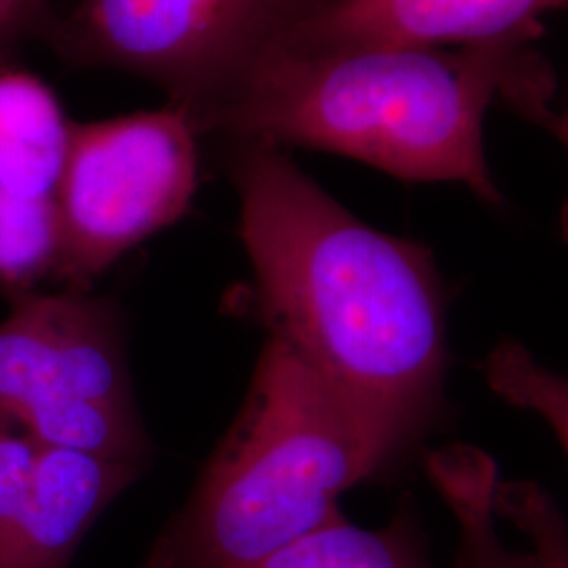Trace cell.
<instances>
[{"label": "cell", "mask_w": 568, "mask_h": 568, "mask_svg": "<svg viewBox=\"0 0 568 568\" xmlns=\"http://www.w3.org/2000/svg\"><path fill=\"white\" fill-rule=\"evenodd\" d=\"M230 171L270 337L389 466L443 405L447 323L429 251L361 222L276 145L243 142Z\"/></svg>", "instance_id": "obj_1"}, {"label": "cell", "mask_w": 568, "mask_h": 568, "mask_svg": "<svg viewBox=\"0 0 568 568\" xmlns=\"http://www.w3.org/2000/svg\"><path fill=\"white\" fill-rule=\"evenodd\" d=\"M530 42L272 51L194 124L241 142L342 154L403 180L466 183L497 204L483 145L490 103L501 98L530 119L554 121V79Z\"/></svg>", "instance_id": "obj_2"}, {"label": "cell", "mask_w": 568, "mask_h": 568, "mask_svg": "<svg viewBox=\"0 0 568 568\" xmlns=\"http://www.w3.org/2000/svg\"><path fill=\"white\" fill-rule=\"evenodd\" d=\"M325 384L270 337L236 422L142 568H246L345 518L339 497L384 469Z\"/></svg>", "instance_id": "obj_3"}, {"label": "cell", "mask_w": 568, "mask_h": 568, "mask_svg": "<svg viewBox=\"0 0 568 568\" xmlns=\"http://www.w3.org/2000/svg\"><path fill=\"white\" fill-rule=\"evenodd\" d=\"M0 323V424L39 447L148 466L119 307L87 291L9 295Z\"/></svg>", "instance_id": "obj_4"}, {"label": "cell", "mask_w": 568, "mask_h": 568, "mask_svg": "<svg viewBox=\"0 0 568 568\" xmlns=\"http://www.w3.org/2000/svg\"><path fill=\"white\" fill-rule=\"evenodd\" d=\"M196 133L175 103L72 122L49 278L65 291H87L126 251L182 220L199 180Z\"/></svg>", "instance_id": "obj_5"}, {"label": "cell", "mask_w": 568, "mask_h": 568, "mask_svg": "<svg viewBox=\"0 0 568 568\" xmlns=\"http://www.w3.org/2000/svg\"><path fill=\"white\" fill-rule=\"evenodd\" d=\"M316 0H79L55 28L65 58L164 87L192 122L283 44ZM196 126V124H194Z\"/></svg>", "instance_id": "obj_6"}, {"label": "cell", "mask_w": 568, "mask_h": 568, "mask_svg": "<svg viewBox=\"0 0 568 568\" xmlns=\"http://www.w3.org/2000/svg\"><path fill=\"white\" fill-rule=\"evenodd\" d=\"M70 124L47 82L21 70L0 72V291L7 297L51 276Z\"/></svg>", "instance_id": "obj_7"}, {"label": "cell", "mask_w": 568, "mask_h": 568, "mask_svg": "<svg viewBox=\"0 0 568 568\" xmlns=\"http://www.w3.org/2000/svg\"><path fill=\"white\" fill-rule=\"evenodd\" d=\"M568 0H316L276 51L321 55L371 47L532 41Z\"/></svg>", "instance_id": "obj_8"}, {"label": "cell", "mask_w": 568, "mask_h": 568, "mask_svg": "<svg viewBox=\"0 0 568 568\" xmlns=\"http://www.w3.org/2000/svg\"><path fill=\"white\" fill-rule=\"evenodd\" d=\"M427 471L455 516V568H568V528L548 493L532 483H499L478 448L448 447Z\"/></svg>", "instance_id": "obj_9"}, {"label": "cell", "mask_w": 568, "mask_h": 568, "mask_svg": "<svg viewBox=\"0 0 568 568\" xmlns=\"http://www.w3.org/2000/svg\"><path fill=\"white\" fill-rule=\"evenodd\" d=\"M143 469L41 447L30 511L0 568H70L89 530Z\"/></svg>", "instance_id": "obj_10"}, {"label": "cell", "mask_w": 568, "mask_h": 568, "mask_svg": "<svg viewBox=\"0 0 568 568\" xmlns=\"http://www.w3.org/2000/svg\"><path fill=\"white\" fill-rule=\"evenodd\" d=\"M246 568H436L415 509L400 506L382 528L342 518Z\"/></svg>", "instance_id": "obj_11"}, {"label": "cell", "mask_w": 568, "mask_h": 568, "mask_svg": "<svg viewBox=\"0 0 568 568\" xmlns=\"http://www.w3.org/2000/svg\"><path fill=\"white\" fill-rule=\"evenodd\" d=\"M490 387L508 403L539 413L567 447V384L535 363L523 345L501 344L487 363Z\"/></svg>", "instance_id": "obj_12"}, {"label": "cell", "mask_w": 568, "mask_h": 568, "mask_svg": "<svg viewBox=\"0 0 568 568\" xmlns=\"http://www.w3.org/2000/svg\"><path fill=\"white\" fill-rule=\"evenodd\" d=\"M49 0H0V58L30 34L44 30Z\"/></svg>", "instance_id": "obj_13"}]
</instances>
